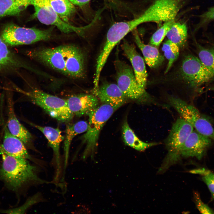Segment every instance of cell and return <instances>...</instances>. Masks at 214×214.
<instances>
[{
    "instance_id": "9a60e30c",
    "label": "cell",
    "mask_w": 214,
    "mask_h": 214,
    "mask_svg": "<svg viewBox=\"0 0 214 214\" xmlns=\"http://www.w3.org/2000/svg\"><path fill=\"white\" fill-rule=\"evenodd\" d=\"M84 54L78 46L70 44L66 60L65 75L73 78L83 77L85 74Z\"/></svg>"
},
{
    "instance_id": "4dcf8cb0",
    "label": "cell",
    "mask_w": 214,
    "mask_h": 214,
    "mask_svg": "<svg viewBox=\"0 0 214 214\" xmlns=\"http://www.w3.org/2000/svg\"><path fill=\"white\" fill-rule=\"evenodd\" d=\"M193 198L196 206L200 212L202 214H214V211L202 200L200 195L197 192L193 193Z\"/></svg>"
},
{
    "instance_id": "d4e9b609",
    "label": "cell",
    "mask_w": 214,
    "mask_h": 214,
    "mask_svg": "<svg viewBox=\"0 0 214 214\" xmlns=\"http://www.w3.org/2000/svg\"><path fill=\"white\" fill-rule=\"evenodd\" d=\"M54 10L64 21L68 23L75 12V8L69 0H48Z\"/></svg>"
},
{
    "instance_id": "5b68a950",
    "label": "cell",
    "mask_w": 214,
    "mask_h": 214,
    "mask_svg": "<svg viewBox=\"0 0 214 214\" xmlns=\"http://www.w3.org/2000/svg\"><path fill=\"white\" fill-rule=\"evenodd\" d=\"M193 130V127L182 118L177 120L166 139V145L168 153L158 171H164L180 159V149Z\"/></svg>"
},
{
    "instance_id": "83f0119b",
    "label": "cell",
    "mask_w": 214,
    "mask_h": 214,
    "mask_svg": "<svg viewBox=\"0 0 214 214\" xmlns=\"http://www.w3.org/2000/svg\"><path fill=\"white\" fill-rule=\"evenodd\" d=\"M190 173L198 174L201 177L202 181L206 184L214 200V173L204 168H200L190 170Z\"/></svg>"
},
{
    "instance_id": "7a4b0ae2",
    "label": "cell",
    "mask_w": 214,
    "mask_h": 214,
    "mask_svg": "<svg viewBox=\"0 0 214 214\" xmlns=\"http://www.w3.org/2000/svg\"><path fill=\"white\" fill-rule=\"evenodd\" d=\"M117 109L110 105L102 103L94 108L87 115L89 117L88 129L82 138L83 143L86 145L83 158L84 159L89 155L93 156L101 130Z\"/></svg>"
},
{
    "instance_id": "e575fe53",
    "label": "cell",
    "mask_w": 214,
    "mask_h": 214,
    "mask_svg": "<svg viewBox=\"0 0 214 214\" xmlns=\"http://www.w3.org/2000/svg\"><path fill=\"white\" fill-rule=\"evenodd\" d=\"M177 0V1H180V0Z\"/></svg>"
},
{
    "instance_id": "ac0fdd59",
    "label": "cell",
    "mask_w": 214,
    "mask_h": 214,
    "mask_svg": "<svg viewBox=\"0 0 214 214\" xmlns=\"http://www.w3.org/2000/svg\"><path fill=\"white\" fill-rule=\"evenodd\" d=\"M29 124L41 131L48 141L49 145L52 149L55 156L57 167L56 177L60 169V147L61 142L64 139L61 130L58 128L49 126H43L34 123Z\"/></svg>"
},
{
    "instance_id": "e0dca14e",
    "label": "cell",
    "mask_w": 214,
    "mask_h": 214,
    "mask_svg": "<svg viewBox=\"0 0 214 214\" xmlns=\"http://www.w3.org/2000/svg\"><path fill=\"white\" fill-rule=\"evenodd\" d=\"M3 136L2 144L1 146L5 153L18 158L31 160L32 157L25 144L19 139L12 135L5 125L3 127Z\"/></svg>"
},
{
    "instance_id": "1f68e13d",
    "label": "cell",
    "mask_w": 214,
    "mask_h": 214,
    "mask_svg": "<svg viewBox=\"0 0 214 214\" xmlns=\"http://www.w3.org/2000/svg\"><path fill=\"white\" fill-rule=\"evenodd\" d=\"M38 196L35 195L31 197L21 206L12 209H10L3 211L8 213H23L31 206L36 203L38 200Z\"/></svg>"
},
{
    "instance_id": "44dd1931",
    "label": "cell",
    "mask_w": 214,
    "mask_h": 214,
    "mask_svg": "<svg viewBox=\"0 0 214 214\" xmlns=\"http://www.w3.org/2000/svg\"><path fill=\"white\" fill-rule=\"evenodd\" d=\"M122 137L125 145L140 151L146 150L158 144L156 143H147L139 139L131 128L125 119L122 127Z\"/></svg>"
},
{
    "instance_id": "4316f807",
    "label": "cell",
    "mask_w": 214,
    "mask_h": 214,
    "mask_svg": "<svg viewBox=\"0 0 214 214\" xmlns=\"http://www.w3.org/2000/svg\"><path fill=\"white\" fill-rule=\"evenodd\" d=\"M199 58L214 75V48H206L197 43Z\"/></svg>"
},
{
    "instance_id": "8fae6325",
    "label": "cell",
    "mask_w": 214,
    "mask_h": 214,
    "mask_svg": "<svg viewBox=\"0 0 214 214\" xmlns=\"http://www.w3.org/2000/svg\"><path fill=\"white\" fill-rule=\"evenodd\" d=\"M211 144L210 139L193 130L182 146L180 156L185 158L195 157L201 160Z\"/></svg>"
},
{
    "instance_id": "5bb4252c",
    "label": "cell",
    "mask_w": 214,
    "mask_h": 214,
    "mask_svg": "<svg viewBox=\"0 0 214 214\" xmlns=\"http://www.w3.org/2000/svg\"><path fill=\"white\" fill-rule=\"evenodd\" d=\"M7 45L0 37V70H15L23 68L38 75H42V71L33 67L20 59L9 49Z\"/></svg>"
},
{
    "instance_id": "cb8c5ba5",
    "label": "cell",
    "mask_w": 214,
    "mask_h": 214,
    "mask_svg": "<svg viewBox=\"0 0 214 214\" xmlns=\"http://www.w3.org/2000/svg\"><path fill=\"white\" fill-rule=\"evenodd\" d=\"M166 36L168 40L182 48L185 45L188 37V29L186 24L180 22L174 23Z\"/></svg>"
},
{
    "instance_id": "277c9868",
    "label": "cell",
    "mask_w": 214,
    "mask_h": 214,
    "mask_svg": "<svg viewBox=\"0 0 214 214\" xmlns=\"http://www.w3.org/2000/svg\"><path fill=\"white\" fill-rule=\"evenodd\" d=\"M53 29L42 30L10 23L4 28L1 37L7 45L10 46L29 45L50 39L52 36Z\"/></svg>"
},
{
    "instance_id": "ffe728a7",
    "label": "cell",
    "mask_w": 214,
    "mask_h": 214,
    "mask_svg": "<svg viewBox=\"0 0 214 214\" xmlns=\"http://www.w3.org/2000/svg\"><path fill=\"white\" fill-rule=\"evenodd\" d=\"M133 30L135 41L141 51L146 64L151 68H155L163 63L164 58L156 47L144 44L141 40L136 29Z\"/></svg>"
},
{
    "instance_id": "7c38bea8",
    "label": "cell",
    "mask_w": 214,
    "mask_h": 214,
    "mask_svg": "<svg viewBox=\"0 0 214 214\" xmlns=\"http://www.w3.org/2000/svg\"><path fill=\"white\" fill-rule=\"evenodd\" d=\"M124 54L133 67L136 79L140 86L145 89L147 74L144 60L137 52L135 46L124 41L121 45Z\"/></svg>"
},
{
    "instance_id": "f546056e",
    "label": "cell",
    "mask_w": 214,
    "mask_h": 214,
    "mask_svg": "<svg viewBox=\"0 0 214 214\" xmlns=\"http://www.w3.org/2000/svg\"><path fill=\"white\" fill-rule=\"evenodd\" d=\"M199 18L198 23L196 25L194 31L204 28L212 21H214V6L209 7L202 14L197 15Z\"/></svg>"
},
{
    "instance_id": "6da1fadb",
    "label": "cell",
    "mask_w": 214,
    "mask_h": 214,
    "mask_svg": "<svg viewBox=\"0 0 214 214\" xmlns=\"http://www.w3.org/2000/svg\"><path fill=\"white\" fill-rule=\"evenodd\" d=\"M0 154L2 159L0 179L10 189L17 191L31 183L43 182L38 176L36 167L31 164L28 160L7 154L0 144Z\"/></svg>"
},
{
    "instance_id": "f1b7e54d",
    "label": "cell",
    "mask_w": 214,
    "mask_h": 214,
    "mask_svg": "<svg viewBox=\"0 0 214 214\" xmlns=\"http://www.w3.org/2000/svg\"><path fill=\"white\" fill-rule=\"evenodd\" d=\"M174 22L175 19L165 22L152 35L150 41V44L156 47L159 46Z\"/></svg>"
},
{
    "instance_id": "d6a6232c",
    "label": "cell",
    "mask_w": 214,
    "mask_h": 214,
    "mask_svg": "<svg viewBox=\"0 0 214 214\" xmlns=\"http://www.w3.org/2000/svg\"><path fill=\"white\" fill-rule=\"evenodd\" d=\"M74 5L81 6L88 3L91 0H69Z\"/></svg>"
},
{
    "instance_id": "9c48e42d",
    "label": "cell",
    "mask_w": 214,
    "mask_h": 214,
    "mask_svg": "<svg viewBox=\"0 0 214 214\" xmlns=\"http://www.w3.org/2000/svg\"><path fill=\"white\" fill-rule=\"evenodd\" d=\"M183 79L192 88H198L211 81L214 75L199 58L192 55L185 56L181 68Z\"/></svg>"
},
{
    "instance_id": "52a82bcc",
    "label": "cell",
    "mask_w": 214,
    "mask_h": 214,
    "mask_svg": "<svg viewBox=\"0 0 214 214\" xmlns=\"http://www.w3.org/2000/svg\"><path fill=\"white\" fill-rule=\"evenodd\" d=\"M171 105L181 118L190 124L196 131L214 141V128L195 107L178 98L174 99Z\"/></svg>"
},
{
    "instance_id": "8992f818",
    "label": "cell",
    "mask_w": 214,
    "mask_h": 214,
    "mask_svg": "<svg viewBox=\"0 0 214 214\" xmlns=\"http://www.w3.org/2000/svg\"><path fill=\"white\" fill-rule=\"evenodd\" d=\"M117 84L128 99L140 102L147 101L149 95L145 89L138 83L131 68L117 59L114 62Z\"/></svg>"
},
{
    "instance_id": "836d02e7",
    "label": "cell",
    "mask_w": 214,
    "mask_h": 214,
    "mask_svg": "<svg viewBox=\"0 0 214 214\" xmlns=\"http://www.w3.org/2000/svg\"><path fill=\"white\" fill-rule=\"evenodd\" d=\"M207 90L214 91V86L209 87L208 88Z\"/></svg>"
},
{
    "instance_id": "3957f363",
    "label": "cell",
    "mask_w": 214,
    "mask_h": 214,
    "mask_svg": "<svg viewBox=\"0 0 214 214\" xmlns=\"http://www.w3.org/2000/svg\"><path fill=\"white\" fill-rule=\"evenodd\" d=\"M23 92L32 102L57 121L67 123L73 119L74 116L69 110L66 99L36 89Z\"/></svg>"
},
{
    "instance_id": "d6986e66",
    "label": "cell",
    "mask_w": 214,
    "mask_h": 214,
    "mask_svg": "<svg viewBox=\"0 0 214 214\" xmlns=\"http://www.w3.org/2000/svg\"><path fill=\"white\" fill-rule=\"evenodd\" d=\"M10 100H9L8 104L7 128L12 135L21 139L25 144L29 145L32 141V135L17 118L12 103Z\"/></svg>"
},
{
    "instance_id": "2e32d148",
    "label": "cell",
    "mask_w": 214,
    "mask_h": 214,
    "mask_svg": "<svg viewBox=\"0 0 214 214\" xmlns=\"http://www.w3.org/2000/svg\"><path fill=\"white\" fill-rule=\"evenodd\" d=\"M68 106L74 116L81 117L89 113L99 105L95 95L81 93L72 95L66 99Z\"/></svg>"
},
{
    "instance_id": "4fadbf2b",
    "label": "cell",
    "mask_w": 214,
    "mask_h": 214,
    "mask_svg": "<svg viewBox=\"0 0 214 214\" xmlns=\"http://www.w3.org/2000/svg\"><path fill=\"white\" fill-rule=\"evenodd\" d=\"M94 91L95 96L102 103L117 109L125 104L128 99L117 84L114 83L104 82Z\"/></svg>"
},
{
    "instance_id": "30bf717a",
    "label": "cell",
    "mask_w": 214,
    "mask_h": 214,
    "mask_svg": "<svg viewBox=\"0 0 214 214\" xmlns=\"http://www.w3.org/2000/svg\"><path fill=\"white\" fill-rule=\"evenodd\" d=\"M34 8V16L42 23L56 26L64 33L81 34L85 27L74 26L62 20L52 9L48 0H31Z\"/></svg>"
},
{
    "instance_id": "603a6c76",
    "label": "cell",
    "mask_w": 214,
    "mask_h": 214,
    "mask_svg": "<svg viewBox=\"0 0 214 214\" xmlns=\"http://www.w3.org/2000/svg\"><path fill=\"white\" fill-rule=\"evenodd\" d=\"M30 5L31 0H0V18L18 15Z\"/></svg>"
},
{
    "instance_id": "ba28073f",
    "label": "cell",
    "mask_w": 214,
    "mask_h": 214,
    "mask_svg": "<svg viewBox=\"0 0 214 214\" xmlns=\"http://www.w3.org/2000/svg\"><path fill=\"white\" fill-rule=\"evenodd\" d=\"M70 44L54 48L43 47L31 49L27 52L31 59L54 70L65 74L66 60Z\"/></svg>"
},
{
    "instance_id": "484cf974",
    "label": "cell",
    "mask_w": 214,
    "mask_h": 214,
    "mask_svg": "<svg viewBox=\"0 0 214 214\" xmlns=\"http://www.w3.org/2000/svg\"><path fill=\"white\" fill-rule=\"evenodd\" d=\"M179 48L177 45L169 40L163 44L162 49L164 52V56L168 61L165 73L168 72L178 58Z\"/></svg>"
},
{
    "instance_id": "7402d4cb",
    "label": "cell",
    "mask_w": 214,
    "mask_h": 214,
    "mask_svg": "<svg viewBox=\"0 0 214 214\" xmlns=\"http://www.w3.org/2000/svg\"><path fill=\"white\" fill-rule=\"evenodd\" d=\"M88 123L81 121L67 126L64 138V166L67 165L70 146L74 138L78 135L85 132L87 130Z\"/></svg>"
}]
</instances>
